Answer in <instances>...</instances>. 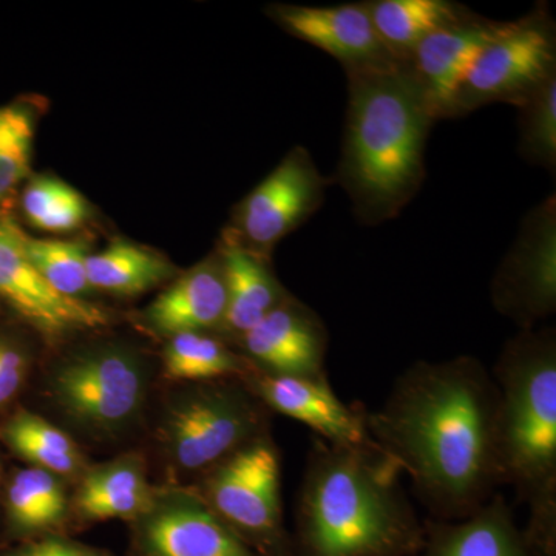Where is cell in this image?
<instances>
[{"mask_svg":"<svg viewBox=\"0 0 556 556\" xmlns=\"http://www.w3.org/2000/svg\"><path fill=\"white\" fill-rule=\"evenodd\" d=\"M497 390L477 357L416 362L367 412L372 442L407 475L439 521L475 514L501 486Z\"/></svg>","mask_w":556,"mask_h":556,"instance_id":"obj_1","label":"cell"},{"mask_svg":"<svg viewBox=\"0 0 556 556\" xmlns=\"http://www.w3.org/2000/svg\"><path fill=\"white\" fill-rule=\"evenodd\" d=\"M378 445L314 439L300 486L292 556H417L426 526Z\"/></svg>","mask_w":556,"mask_h":556,"instance_id":"obj_2","label":"cell"},{"mask_svg":"<svg viewBox=\"0 0 556 556\" xmlns=\"http://www.w3.org/2000/svg\"><path fill=\"white\" fill-rule=\"evenodd\" d=\"M348 108L338 182L356 217H397L426 179L428 135L437 116L405 64L348 73Z\"/></svg>","mask_w":556,"mask_h":556,"instance_id":"obj_3","label":"cell"},{"mask_svg":"<svg viewBox=\"0 0 556 556\" xmlns=\"http://www.w3.org/2000/svg\"><path fill=\"white\" fill-rule=\"evenodd\" d=\"M496 457L501 485H511L530 508L525 529L536 556H556V336L522 329L501 351Z\"/></svg>","mask_w":556,"mask_h":556,"instance_id":"obj_4","label":"cell"},{"mask_svg":"<svg viewBox=\"0 0 556 556\" xmlns=\"http://www.w3.org/2000/svg\"><path fill=\"white\" fill-rule=\"evenodd\" d=\"M199 493L255 554L292 556L281 508L280 453L268 434L207 470Z\"/></svg>","mask_w":556,"mask_h":556,"instance_id":"obj_5","label":"cell"},{"mask_svg":"<svg viewBox=\"0 0 556 556\" xmlns=\"http://www.w3.org/2000/svg\"><path fill=\"white\" fill-rule=\"evenodd\" d=\"M265 405L243 380L203 382L179 396L164 420V444L182 471L206 473L223 459L265 437Z\"/></svg>","mask_w":556,"mask_h":556,"instance_id":"obj_6","label":"cell"},{"mask_svg":"<svg viewBox=\"0 0 556 556\" xmlns=\"http://www.w3.org/2000/svg\"><path fill=\"white\" fill-rule=\"evenodd\" d=\"M148 379L137 354L104 346L62 362L51 375L49 391L70 422L94 437H112L141 413Z\"/></svg>","mask_w":556,"mask_h":556,"instance_id":"obj_7","label":"cell"},{"mask_svg":"<svg viewBox=\"0 0 556 556\" xmlns=\"http://www.w3.org/2000/svg\"><path fill=\"white\" fill-rule=\"evenodd\" d=\"M556 73L554 21L547 9H536L522 20L507 22L468 70L453 101L450 118L493 104H522Z\"/></svg>","mask_w":556,"mask_h":556,"instance_id":"obj_8","label":"cell"},{"mask_svg":"<svg viewBox=\"0 0 556 556\" xmlns=\"http://www.w3.org/2000/svg\"><path fill=\"white\" fill-rule=\"evenodd\" d=\"M328 178L305 148H294L241 201L226 240L268 258L278 241L294 232L320 208Z\"/></svg>","mask_w":556,"mask_h":556,"instance_id":"obj_9","label":"cell"},{"mask_svg":"<svg viewBox=\"0 0 556 556\" xmlns=\"http://www.w3.org/2000/svg\"><path fill=\"white\" fill-rule=\"evenodd\" d=\"M501 316L536 328L556 309V201L548 197L525 218L517 241L501 262L492 287Z\"/></svg>","mask_w":556,"mask_h":556,"instance_id":"obj_10","label":"cell"},{"mask_svg":"<svg viewBox=\"0 0 556 556\" xmlns=\"http://www.w3.org/2000/svg\"><path fill=\"white\" fill-rule=\"evenodd\" d=\"M22 233L13 215L0 219V298L50 342L105 327L110 316L104 309L62 295L40 276L25 252Z\"/></svg>","mask_w":556,"mask_h":556,"instance_id":"obj_11","label":"cell"},{"mask_svg":"<svg viewBox=\"0 0 556 556\" xmlns=\"http://www.w3.org/2000/svg\"><path fill=\"white\" fill-rule=\"evenodd\" d=\"M138 556H258L204 503L199 492H153L135 519Z\"/></svg>","mask_w":556,"mask_h":556,"instance_id":"obj_12","label":"cell"},{"mask_svg":"<svg viewBox=\"0 0 556 556\" xmlns=\"http://www.w3.org/2000/svg\"><path fill=\"white\" fill-rule=\"evenodd\" d=\"M252 368L270 376L328 379L327 327L316 311L289 295L260 324L237 339Z\"/></svg>","mask_w":556,"mask_h":556,"instance_id":"obj_13","label":"cell"},{"mask_svg":"<svg viewBox=\"0 0 556 556\" xmlns=\"http://www.w3.org/2000/svg\"><path fill=\"white\" fill-rule=\"evenodd\" d=\"M243 382L266 408L305 424L321 441L343 447L375 445L367 412L340 401L328 379L270 376L254 369Z\"/></svg>","mask_w":556,"mask_h":556,"instance_id":"obj_14","label":"cell"},{"mask_svg":"<svg viewBox=\"0 0 556 556\" xmlns=\"http://www.w3.org/2000/svg\"><path fill=\"white\" fill-rule=\"evenodd\" d=\"M269 14L289 35L338 60L346 75L401 64L380 42L364 3L274 5Z\"/></svg>","mask_w":556,"mask_h":556,"instance_id":"obj_15","label":"cell"},{"mask_svg":"<svg viewBox=\"0 0 556 556\" xmlns=\"http://www.w3.org/2000/svg\"><path fill=\"white\" fill-rule=\"evenodd\" d=\"M506 25L507 22L467 13L459 21L431 33L413 51L405 65L419 84L437 119L450 118L457 89L468 70Z\"/></svg>","mask_w":556,"mask_h":556,"instance_id":"obj_16","label":"cell"},{"mask_svg":"<svg viewBox=\"0 0 556 556\" xmlns=\"http://www.w3.org/2000/svg\"><path fill=\"white\" fill-rule=\"evenodd\" d=\"M225 314V276L217 254L179 276L144 311V320L170 339L185 332H222Z\"/></svg>","mask_w":556,"mask_h":556,"instance_id":"obj_17","label":"cell"},{"mask_svg":"<svg viewBox=\"0 0 556 556\" xmlns=\"http://www.w3.org/2000/svg\"><path fill=\"white\" fill-rule=\"evenodd\" d=\"M417 556H535L511 508L495 493L475 514L456 521L431 519Z\"/></svg>","mask_w":556,"mask_h":556,"instance_id":"obj_18","label":"cell"},{"mask_svg":"<svg viewBox=\"0 0 556 556\" xmlns=\"http://www.w3.org/2000/svg\"><path fill=\"white\" fill-rule=\"evenodd\" d=\"M218 255L226 285V314L219 334L237 340L291 294L274 276L268 258L226 239Z\"/></svg>","mask_w":556,"mask_h":556,"instance_id":"obj_19","label":"cell"},{"mask_svg":"<svg viewBox=\"0 0 556 556\" xmlns=\"http://www.w3.org/2000/svg\"><path fill=\"white\" fill-rule=\"evenodd\" d=\"M152 496L142 464L135 457H123L93 468L83 478L75 508L86 521H135L144 514Z\"/></svg>","mask_w":556,"mask_h":556,"instance_id":"obj_20","label":"cell"},{"mask_svg":"<svg viewBox=\"0 0 556 556\" xmlns=\"http://www.w3.org/2000/svg\"><path fill=\"white\" fill-rule=\"evenodd\" d=\"M364 5L380 42L401 64H407L413 51L431 33L468 13L447 0H372Z\"/></svg>","mask_w":556,"mask_h":556,"instance_id":"obj_21","label":"cell"},{"mask_svg":"<svg viewBox=\"0 0 556 556\" xmlns=\"http://www.w3.org/2000/svg\"><path fill=\"white\" fill-rule=\"evenodd\" d=\"M68 515L61 478L42 468L14 473L7 489V522L11 535L22 540L56 535Z\"/></svg>","mask_w":556,"mask_h":556,"instance_id":"obj_22","label":"cell"},{"mask_svg":"<svg viewBox=\"0 0 556 556\" xmlns=\"http://www.w3.org/2000/svg\"><path fill=\"white\" fill-rule=\"evenodd\" d=\"M175 276L166 258L130 243L113 240L104 251L87 258V277L93 291L134 298Z\"/></svg>","mask_w":556,"mask_h":556,"instance_id":"obj_23","label":"cell"},{"mask_svg":"<svg viewBox=\"0 0 556 556\" xmlns=\"http://www.w3.org/2000/svg\"><path fill=\"white\" fill-rule=\"evenodd\" d=\"M164 369L172 379L189 382L247 379L254 368L225 340L207 332H185L169 339L164 350Z\"/></svg>","mask_w":556,"mask_h":556,"instance_id":"obj_24","label":"cell"},{"mask_svg":"<svg viewBox=\"0 0 556 556\" xmlns=\"http://www.w3.org/2000/svg\"><path fill=\"white\" fill-rule=\"evenodd\" d=\"M2 439L22 459L56 477H72L84 468V457L73 439L30 412L11 417L2 428Z\"/></svg>","mask_w":556,"mask_h":556,"instance_id":"obj_25","label":"cell"},{"mask_svg":"<svg viewBox=\"0 0 556 556\" xmlns=\"http://www.w3.org/2000/svg\"><path fill=\"white\" fill-rule=\"evenodd\" d=\"M36 113L27 102L0 108V219L9 217L14 193L30 175Z\"/></svg>","mask_w":556,"mask_h":556,"instance_id":"obj_26","label":"cell"},{"mask_svg":"<svg viewBox=\"0 0 556 556\" xmlns=\"http://www.w3.org/2000/svg\"><path fill=\"white\" fill-rule=\"evenodd\" d=\"M22 244L40 276L70 299L93 294L87 277L89 249L83 241L42 240L22 233Z\"/></svg>","mask_w":556,"mask_h":556,"instance_id":"obj_27","label":"cell"},{"mask_svg":"<svg viewBox=\"0 0 556 556\" xmlns=\"http://www.w3.org/2000/svg\"><path fill=\"white\" fill-rule=\"evenodd\" d=\"M522 156L532 164L555 170L556 166V73L544 80L521 105Z\"/></svg>","mask_w":556,"mask_h":556,"instance_id":"obj_28","label":"cell"},{"mask_svg":"<svg viewBox=\"0 0 556 556\" xmlns=\"http://www.w3.org/2000/svg\"><path fill=\"white\" fill-rule=\"evenodd\" d=\"M89 218V203L72 186H65L60 199L47 212L46 217L40 219L36 229L47 232L64 233L79 228Z\"/></svg>","mask_w":556,"mask_h":556,"instance_id":"obj_29","label":"cell"},{"mask_svg":"<svg viewBox=\"0 0 556 556\" xmlns=\"http://www.w3.org/2000/svg\"><path fill=\"white\" fill-rule=\"evenodd\" d=\"M0 556H112L100 548L84 546L60 535H46L24 541L20 546L0 552Z\"/></svg>","mask_w":556,"mask_h":556,"instance_id":"obj_30","label":"cell"},{"mask_svg":"<svg viewBox=\"0 0 556 556\" xmlns=\"http://www.w3.org/2000/svg\"><path fill=\"white\" fill-rule=\"evenodd\" d=\"M65 186L67 182L61 181L60 178L47 177V175H40V177L31 178L28 181L22 192L21 204L22 211L31 226L36 228L40 219L46 217L47 212L60 199Z\"/></svg>","mask_w":556,"mask_h":556,"instance_id":"obj_31","label":"cell"},{"mask_svg":"<svg viewBox=\"0 0 556 556\" xmlns=\"http://www.w3.org/2000/svg\"><path fill=\"white\" fill-rule=\"evenodd\" d=\"M28 358L13 343L0 340V407L20 393L27 376Z\"/></svg>","mask_w":556,"mask_h":556,"instance_id":"obj_32","label":"cell"}]
</instances>
